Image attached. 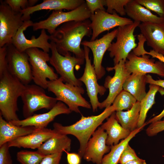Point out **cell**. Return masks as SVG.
I'll return each mask as SVG.
<instances>
[{"label": "cell", "instance_id": "cell-1", "mask_svg": "<svg viewBox=\"0 0 164 164\" xmlns=\"http://www.w3.org/2000/svg\"><path fill=\"white\" fill-rule=\"evenodd\" d=\"M89 19L72 21L63 23L50 35L51 41L54 43L58 52L63 56L73 53L78 58L85 59L84 50L80 47L83 38L92 35Z\"/></svg>", "mask_w": 164, "mask_h": 164}, {"label": "cell", "instance_id": "cell-2", "mask_svg": "<svg viewBox=\"0 0 164 164\" xmlns=\"http://www.w3.org/2000/svg\"><path fill=\"white\" fill-rule=\"evenodd\" d=\"M114 111L115 109L111 105L98 115L88 117L82 115L79 121L71 125L63 126L58 123H54L53 129L59 134L75 136L80 144L78 154L83 157L87 142L93 133Z\"/></svg>", "mask_w": 164, "mask_h": 164}, {"label": "cell", "instance_id": "cell-3", "mask_svg": "<svg viewBox=\"0 0 164 164\" xmlns=\"http://www.w3.org/2000/svg\"><path fill=\"white\" fill-rule=\"evenodd\" d=\"M25 85L8 70L0 76V114L6 121L19 120L17 101Z\"/></svg>", "mask_w": 164, "mask_h": 164}, {"label": "cell", "instance_id": "cell-4", "mask_svg": "<svg viewBox=\"0 0 164 164\" xmlns=\"http://www.w3.org/2000/svg\"><path fill=\"white\" fill-rule=\"evenodd\" d=\"M47 89L54 94L58 101L67 105L71 111L80 113L79 107L91 108V104L82 96L85 92L83 88L64 83L60 77L55 80H48Z\"/></svg>", "mask_w": 164, "mask_h": 164}, {"label": "cell", "instance_id": "cell-5", "mask_svg": "<svg viewBox=\"0 0 164 164\" xmlns=\"http://www.w3.org/2000/svg\"><path fill=\"white\" fill-rule=\"evenodd\" d=\"M91 14L86 2L76 9L67 12L62 10L53 11L46 19L33 23V31L39 29L47 30L50 35L62 24L72 21H82L90 19Z\"/></svg>", "mask_w": 164, "mask_h": 164}, {"label": "cell", "instance_id": "cell-6", "mask_svg": "<svg viewBox=\"0 0 164 164\" xmlns=\"http://www.w3.org/2000/svg\"><path fill=\"white\" fill-rule=\"evenodd\" d=\"M20 97L25 118L32 116L38 110H50L58 101L56 98L47 95L45 89L36 84L25 85Z\"/></svg>", "mask_w": 164, "mask_h": 164}, {"label": "cell", "instance_id": "cell-7", "mask_svg": "<svg viewBox=\"0 0 164 164\" xmlns=\"http://www.w3.org/2000/svg\"><path fill=\"white\" fill-rule=\"evenodd\" d=\"M140 23L139 22L134 21L118 27L116 41L111 43L107 50L110 57L113 58L114 66L121 60L125 61L132 50L137 46L134 32Z\"/></svg>", "mask_w": 164, "mask_h": 164}, {"label": "cell", "instance_id": "cell-8", "mask_svg": "<svg viewBox=\"0 0 164 164\" xmlns=\"http://www.w3.org/2000/svg\"><path fill=\"white\" fill-rule=\"evenodd\" d=\"M25 52L29 56L32 80L35 84L47 89V79L52 80L59 78L53 69L47 63L50 60L49 54L37 48L28 49Z\"/></svg>", "mask_w": 164, "mask_h": 164}, {"label": "cell", "instance_id": "cell-9", "mask_svg": "<svg viewBox=\"0 0 164 164\" xmlns=\"http://www.w3.org/2000/svg\"><path fill=\"white\" fill-rule=\"evenodd\" d=\"M51 55L50 63L55 68L64 82L73 85L82 87V82L75 75L74 67L82 65L85 59L72 56L71 53L65 56L60 54L57 51L55 43L51 41Z\"/></svg>", "mask_w": 164, "mask_h": 164}, {"label": "cell", "instance_id": "cell-10", "mask_svg": "<svg viewBox=\"0 0 164 164\" xmlns=\"http://www.w3.org/2000/svg\"><path fill=\"white\" fill-rule=\"evenodd\" d=\"M0 5V47L12 44L13 38L24 23L21 12L13 11L5 2Z\"/></svg>", "mask_w": 164, "mask_h": 164}, {"label": "cell", "instance_id": "cell-11", "mask_svg": "<svg viewBox=\"0 0 164 164\" xmlns=\"http://www.w3.org/2000/svg\"><path fill=\"white\" fill-rule=\"evenodd\" d=\"M7 59L8 71L24 85L32 79L29 56L26 52H20L12 44L7 45Z\"/></svg>", "mask_w": 164, "mask_h": 164}, {"label": "cell", "instance_id": "cell-12", "mask_svg": "<svg viewBox=\"0 0 164 164\" xmlns=\"http://www.w3.org/2000/svg\"><path fill=\"white\" fill-rule=\"evenodd\" d=\"M90 19V26L92 30L90 41L95 40L100 34L104 31L134 22L130 18L119 16L115 11L110 14L101 10L95 11L94 14L91 15Z\"/></svg>", "mask_w": 164, "mask_h": 164}, {"label": "cell", "instance_id": "cell-13", "mask_svg": "<svg viewBox=\"0 0 164 164\" xmlns=\"http://www.w3.org/2000/svg\"><path fill=\"white\" fill-rule=\"evenodd\" d=\"M84 46L85 67L82 75L78 79L84 84L93 111L95 112L97 111L100 103L98 100L97 95H104L106 89L104 86L99 85L98 83L96 73L89 58L90 49L87 46Z\"/></svg>", "mask_w": 164, "mask_h": 164}, {"label": "cell", "instance_id": "cell-14", "mask_svg": "<svg viewBox=\"0 0 164 164\" xmlns=\"http://www.w3.org/2000/svg\"><path fill=\"white\" fill-rule=\"evenodd\" d=\"M125 62L121 60L114 67L107 68L108 71L114 70L115 72L113 77L108 76L105 78L104 86L106 89H108L109 94L106 99L100 103L98 108L100 109L111 106L116 97L123 90L124 83L131 74L126 69Z\"/></svg>", "mask_w": 164, "mask_h": 164}, {"label": "cell", "instance_id": "cell-15", "mask_svg": "<svg viewBox=\"0 0 164 164\" xmlns=\"http://www.w3.org/2000/svg\"><path fill=\"white\" fill-rule=\"evenodd\" d=\"M33 23L30 20L24 21L23 25L13 38L12 44L20 52H25L28 49L37 48L48 53L50 50L51 45L48 42L50 36L46 34L45 29H42L40 34L37 38L34 36H32L30 39H28L25 37L24 32L28 27L32 26Z\"/></svg>", "mask_w": 164, "mask_h": 164}, {"label": "cell", "instance_id": "cell-16", "mask_svg": "<svg viewBox=\"0 0 164 164\" xmlns=\"http://www.w3.org/2000/svg\"><path fill=\"white\" fill-rule=\"evenodd\" d=\"M118 29L108 32L101 38L93 41H84L81 44L88 47L92 52L93 56V66L97 80L101 79L105 74V70L102 66L103 58L112 42L116 37Z\"/></svg>", "mask_w": 164, "mask_h": 164}, {"label": "cell", "instance_id": "cell-17", "mask_svg": "<svg viewBox=\"0 0 164 164\" xmlns=\"http://www.w3.org/2000/svg\"><path fill=\"white\" fill-rule=\"evenodd\" d=\"M149 57L150 56L147 54L138 56L131 52L125 61V68L130 73H152L164 78V63Z\"/></svg>", "mask_w": 164, "mask_h": 164}, {"label": "cell", "instance_id": "cell-18", "mask_svg": "<svg viewBox=\"0 0 164 164\" xmlns=\"http://www.w3.org/2000/svg\"><path fill=\"white\" fill-rule=\"evenodd\" d=\"M107 134L99 126L89 140L83 157L88 162L101 164L104 155L109 152L111 146L107 145Z\"/></svg>", "mask_w": 164, "mask_h": 164}, {"label": "cell", "instance_id": "cell-19", "mask_svg": "<svg viewBox=\"0 0 164 164\" xmlns=\"http://www.w3.org/2000/svg\"><path fill=\"white\" fill-rule=\"evenodd\" d=\"M71 111L63 103L58 101L55 106L46 113L34 114L23 120L10 121L13 124L22 127L32 126L37 128H46L48 125L59 115L69 114Z\"/></svg>", "mask_w": 164, "mask_h": 164}, {"label": "cell", "instance_id": "cell-20", "mask_svg": "<svg viewBox=\"0 0 164 164\" xmlns=\"http://www.w3.org/2000/svg\"><path fill=\"white\" fill-rule=\"evenodd\" d=\"M138 27L147 46L164 56V22H142Z\"/></svg>", "mask_w": 164, "mask_h": 164}, {"label": "cell", "instance_id": "cell-21", "mask_svg": "<svg viewBox=\"0 0 164 164\" xmlns=\"http://www.w3.org/2000/svg\"><path fill=\"white\" fill-rule=\"evenodd\" d=\"M85 2L84 0H43L41 3L22 10V19L24 22L29 20L31 14L41 10H72Z\"/></svg>", "mask_w": 164, "mask_h": 164}, {"label": "cell", "instance_id": "cell-22", "mask_svg": "<svg viewBox=\"0 0 164 164\" xmlns=\"http://www.w3.org/2000/svg\"><path fill=\"white\" fill-rule=\"evenodd\" d=\"M57 133L53 129H39L28 135L17 138L8 142L9 147L38 149L47 139Z\"/></svg>", "mask_w": 164, "mask_h": 164}, {"label": "cell", "instance_id": "cell-23", "mask_svg": "<svg viewBox=\"0 0 164 164\" xmlns=\"http://www.w3.org/2000/svg\"><path fill=\"white\" fill-rule=\"evenodd\" d=\"M38 129L32 126L22 127L14 125L5 120L0 114V146Z\"/></svg>", "mask_w": 164, "mask_h": 164}, {"label": "cell", "instance_id": "cell-24", "mask_svg": "<svg viewBox=\"0 0 164 164\" xmlns=\"http://www.w3.org/2000/svg\"><path fill=\"white\" fill-rule=\"evenodd\" d=\"M115 113L116 111L113 112L101 126L107 134L106 144L110 146L117 144L120 140L127 138L131 133L119 124L116 118Z\"/></svg>", "mask_w": 164, "mask_h": 164}, {"label": "cell", "instance_id": "cell-25", "mask_svg": "<svg viewBox=\"0 0 164 164\" xmlns=\"http://www.w3.org/2000/svg\"><path fill=\"white\" fill-rule=\"evenodd\" d=\"M126 14L134 21L154 23L164 22V18L153 14L136 0H131L125 6Z\"/></svg>", "mask_w": 164, "mask_h": 164}, {"label": "cell", "instance_id": "cell-26", "mask_svg": "<svg viewBox=\"0 0 164 164\" xmlns=\"http://www.w3.org/2000/svg\"><path fill=\"white\" fill-rule=\"evenodd\" d=\"M71 139L67 135L57 133L50 138L37 149L45 155L63 152H69L71 147Z\"/></svg>", "mask_w": 164, "mask_h": 164}, {"label": "cell", "instance_id": "cell-27", "mask_svg": "<svg viewBox=\"0 0 164 164\" xmlns=\"http://www.w3.org/2000/svg\"><path fill=\"white\" fill-rule=\"evenodd\" d=\"M146 76V74L141 73H132L124 83L123 90L131 94L137 101L140 102L147 94Z\"/></svg>", "mask_w": 164, "mask_h": 164}, {"label": "cell", "instance_id": "cell-28", "mask_svg": "<svg viewBox=\"0 0 164 164\" xmlns=\"http://www.w3.org/2000/svg\"><path fill=\"white\" fill-rule=\"evenodd\" d=\"M140 108V102L137 101L126 111H116V118L124 128L131 132L138 128Z\"/></svg>", "mask_w": 164, "mask_h": 164}, {"label": "cell", "instance_id": "cell-29", "mask_svg": "<svg viewBox=\"0 0 164 164\" xmlns=\"http://www.w3.org/2000/svg\"><path fill=\"white\" fill-rule=\"evenodd\" d=\"M147 125L145 122L143 126L138 128L131 132L126 138L121 140L117 145L111 146V150L108 154L104 155L101 164H117L121 155L126 147L129 144L130 140Z\"/></svg>", "mask_w": 164, "mask_h": 164}, {"label": "cell", "instance_id": "cell-30", "mask_svg": "<svg viewBox=\"0 0 164 164\" xmlns=\"http://www.w3.org/2000/svg\"><path fill=\"white\" fill-rule=\"evenodd\" d=\"M149 87V91L145 97L140 101V115L138 128L141 127L145 123L147 113L149 110L155 103V95L160 87L154 84H150Z\"/></svg>", "mask_w": 164, "mask_h": 164}, {"label": "cell", "instance_id": "cell-31", "mask_svg": "<svg viewBox=\"0 0 164 164\" xmlns=\"http://www.w3.org/2000/svg\"><path fill=\"white\" fill-rule=\"evenodd\" d=\"M137 101L131 94L123 90L115 98L112 105L115 111L128 110L131 109Z\"/></svg>", "mask_w": 164, "mask_h": 164}, {"label": "cell", "instance_id": "cell-32", "mask_svg": "<svg viewBox=\"0 0 164 164\" xmlns=\"http://www.w3.org/2000/svg\"><path fill=\"white\" fill-rule=\"evenodd\" d=\"M45 156L37 150H22L17 153L16 157L21 164H39Z\"/></svg>", "mask_w": 164, "mask_h": 164}, {"label": "cell", "instance_id": "cell-33", "mask_svg": "<svg viewBox=\"0 0 164 164\" xmlns=\"http://www.w3.org/2000/svg\"><path fill=\"white\" fill-rule=\"evenodd\" d=\"M139 4L149 11L156 13L164 18V0H136Z\"/></svg>", "mask_w": 164, "mask_h": 164}, {"label": "cell", "instance_id": "cell-34", "mask_svg": "<svg viewBox=\"0 0 164 164\" xmlns=\"http://www.w3.org/2000/svg\"><path fill=\"white\" fill-rule=\"evenodd\" d=\"M131 0H105L107 7L106 12L112 14L115 11L121 16L126 15L125 6Z\"/></svg>", "mask_w": 164, "mask_h": 164}, {"label": "cell", "instance_id": "cell-35", "mask_svg": "<svg viewBox=\"0 0 164 164\" xmlns=\"http://www.w3.org/2000/svg\"><path fill=\"white\" fill-rule=\"evenodd\" d=\"M145 42L142 41L138 42L137 46L133 50V53L136 55L140 56L144 54H147L151 56L153 58H156L159 61L164 63V56L162 55L151 50L149 52L146 51L144 48Z\"/></svg>", "mask_w": 164, "mask_h": 164}, {"label": "cell", "instance_id": "cell-36", "mask_svg": "<svg viewBox=\"0 0 164 164\" xmlns=\"http://www.w3.org/2000/svg\"><path fill=\"white\" fill-rule=\"evenodd\" d=\"M139 158L134 150L128 144L123 151L118 163L120 164H125L128 161Z\"/></svg>", "mask_w": 164, "mask_h": 164}, {"label": "cell", "instance_id": "cell-37", "mask_svg": "<svg viewBox=\"0 0 164 164\" xmlns=\"http://www.w3.org/2000/svg\"><path fill=\"white\" fill-rule=\"evenodd\" d=\"M5 2L14 11L20 12L29 7L28 0H5Z\"/></svg>", "mask_w": 164, "mask_h": 164}, {"label": "cell", "instance_id": "cell-38", "mask_svg": "<svg viewBox=\"0 0 164 164\" xmlns=\"http://www.w3.org/2000/svg\"><path fill=\"white\" fill-rule=\"evenodd\" d=\"M146 133L149 137L156 135L164 131V120H160L150 124L146 130Z\"/></svg>", "mask_w": 164, "mask_h": 164}, {"label": "cell", "instance_id": "cell-39", "mask_svg": "<svg viewBox=\"0 0 164 164\" xmlns=\"http://www.w3.org/2000/svg\"><path fill=\"white\" fill-rule=\"evenodd\" d=\"M8 143L0 146V164H12Z\"/></svg>", "mask_w": 164, "mask_h": 164}, {"label": "cell", "instance_id": "cell-40", "mask_svg": "<svg viewBox=\"0 0 164 164\" xmlns=\"http://www.w3.org/2000/svg\"><path fill=\"white\" fill-rule=\"evenodd\" d=\"M85 2L91 15L98 10L106 11L104 7L106 5L105 0H86Z\"/></svg>", "mask_w": 164, "mask_h": 164}, {"label": "cell", "instance_id": "cell-41", "mask_svg": "<svg viewBox=\"0 0 164 164\" xmlns=\"http://www.w3.org/2000/svg\"><path fill=\"white\" fill-rule=\"evenodd\" d=\"M7 45L0 47V76L8 70L7 59Z\"/></svg>", "mask_w": 164, "mask_h": 164}, {"label": "cell", "instance_id": "cell-42", "mask_svg": "<svg viewBox=\"0 0 164 164\" xmlns=\"http://www.w3.org/2000/svg\"><path fill=\"white\" fill-rule=\"evenodd\" d=\"M62 154L60 152L46 155L39 164H60Z\"/></svg>", "mask_w": 164, "mask_h": 164}, {"label": "cell", "instance_id": "cell-43", "mask_svg": "<svg viewBox=\"0 0 164 164\" xmlns=\"http://www.w3.org/2000/svg\"><path fill=\"white\" fill-rule=\"evenodd\" d=\"M67 159L68 164H80L81 157L78 154L69 153L66 151Z\"/></svg>", "mask_w": 164, "mask_h": 164}, {"label": "cell", "instance_id": "cell-44", "mask_svg": "<svg viewBox=\"0 0 164 164\" xmlns=\"http://www.w3.org/2000/svg\"><path fill=\"white\" fill-rule=\"evenodd\" d=\"M158 91L162 95H164V90L162 88L160 87ZM164 118V108L162 112L158 115L155 116L150 119L146 122L147 125L161 120V119Z\"/></svg>", "mask_w": 164, "mask_h": 164}, {"label": "cell", "instance_id": "cell-45", "mask_svg": "<svg viewBox=\"0 0 164 164\" xmlns=\"http://www.w3.org/2000/svg\"><path fill=\"white\" fill-rule=\"evenodd\" d=\"M146 82L150 84H154L164 88V80H155L150 75H146Z\"/></svg>", "mask_w": 164, "mask_h": 164}, {"label": "cell", "instance_id": "cell-46", "mask_svg": "<svg viewBox=\"0 0 164 164\" xmlns=\"http://www.w3.org/2000/svg\"><path fill=\"white\" fill-rule=\"evenodd\" d=\"M125 164H146V163L145 160L139 158L137 159L128 161Z\"/></svg>", "mask_w": 164, "mask_h": 164}, {"label": "cell", "instance_id": "cell-47", "mask_svg": "<svg viewBox=\"0 0 164 164\" xmlns=\"http://www.w3.org/2000/svg\"><path fill=\"white\" fill-rule=\"evenodd\" d=\"M38 1L37 0H28L29 7L34 6V5Z\"/></svg>", "mask_w": 164, "mask_h": 164}, {"label": "cell", "instance_id": "cell-48", "mask_svg": "<svg viewBox=\"0 0 164 164\" xmlns=\"http://www.w3.org/2000/svg\"><path fill=\"white\" fill-rule=\"evenodd\" d=\"M163 120H164V118H163Z\"/></svg>", "mask_w": 164, "mask_h": 164}]
</instances>
